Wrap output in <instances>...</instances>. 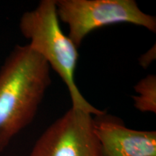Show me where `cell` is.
Returning <instances> with one entry per match:
<instances>
[{
  "mask_svg": "<svg viewBox=\"0 0 156 156\" xmlns=\"http://www.w3.org/2000/svg\"><path fill=\"white\" fill-rule=\"evenodd\" d=\"M50 67L28 45H17L0 68V153L29 125L51 83Z\"/></svg>",
  "mask_w": 156,
  "mask_h": 156,
  "instance_id": "1",
  "label": "cell"
},
{
  "mask_svg": "<svg viewBox=\"0 0 156 156\" xmlns=\"http://www.w3.org/2000/svg\"><path fill=\"white\" fill-rule=\"evenodd\" d=\"M20 30L30 41L28 46L47 62L62 78L69 90L72 108L100 116L105 112L91 105L84 98L75 81L79 58L78 48L62 31L55 0H42L36 8L25 12Z\"/></svg>",
  "mask_w": 156,
  "mask_h": 156,
  "instance_id": "2",
  "label": "cell"
},
{
  "mask_svg": "<svg viewBox=\"0 0 156 156\" xmlns=\"http://www.w3.org/2000/svg\"><path fill=\"white\" fill-rule=\"evenodd\" d=\"M58 17L69 26V37L79 48L95 29L132 23L156 32L155 16L141 10L134 0H55Z\"/></svg>",
  "mask_w": 156,
  "mask_h": 156,
  "instance_id": "3",
  "label": "cell"
},
{
  "mask_svg": "<svg viewBox=\"0 0 156 156\" xmlns=\"http://www.w3.org/2000/svg\"><path fill=\"white\" fill-rule=\"evenodd\" d=\"M30 156H102L93 115L71 108L45 130Z\"/></svg>",
  "mask_w": 156,
  "mask_h": 156,
  "instance_id": "4",
  "label": "cell"
},
{
  "mask_svg": "<svg viewBox=\"0 0 156 156\" xmlns=\"http://www.w3.org/2000/svg\"><path fill=\"white\" fill-rule=\"evenodd\" d=\"M102 156H156V132L136 130L106 114L93 116Z\"/></svg>",
  "mask_w": 156,
  "mask_h": 156,
  "instance_id": "5",
  "label": "cell"
},
{
  "mask_svg": "<svg viewBox=\"0 0 156 156\" xmlns=\"http://www.w3.org/2000/svg\"><path fill=\"white\" fill-rule=\"evenodd\" d=\"M138 95L132 99L136 109L141 112L156 113V76L149 75L142 78L134 86Z\"/></svg>",
  "mask_w": 156,
  "mask_h": 156,
  "instance_id": "6",
  "label": "cell"
},
{
  "mask_svg": "<svg viewBox=\"0 0 156 156\" xmlns=\"http://www.w3.org/2000/svg\"><path fill=\"white\" fill-rule=\"evenodd\" d=\"M156 59V45L154 44L151 48H149L145 53L142 54L138 58V62L140 67L143 69H147Z\"/></svg>",
  "mask_w": 156,
  "mask_h": 156,
  "instance_id": "7",
  "label": "cell"
}]
</instances>
